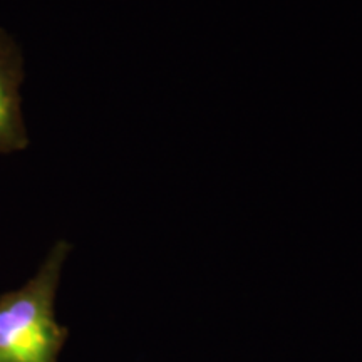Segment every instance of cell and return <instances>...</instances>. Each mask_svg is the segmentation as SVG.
Returning <instances> with one entry per match:
<instances>
[{
    "label": "cell",
    "instance_id": "6da1fadb",
    "mask_svg": "<svg viewBox=\"0 0 362 362\" xmlns=\"http://www.w3.org/2000/svg\"><path fill=\"white\" fill-rule=\"evenodd\" d=\"M69 252V243L57 242L29 282L0 297V362H57L69 330L54 304Z\"/></svg>",
    "mask_w": 362,
    "mask_h": 362
},
{
    "label": "cell",
    "instance_id": "7a4b0ae2",
    "mask_svg": "<svg viewBox=\"0 0 362 362\" xmlns=\"http://www.w3.org/2000/svg\"><path fill=\"white\" fill-rule=\"evenodd\" d=\"M24 81L22 52L11 35L0 29V153H12L29 144L21 111Z\"/></svg>",
    "mask_w": 362,
    "mask_h": 362
}]
</instances>
